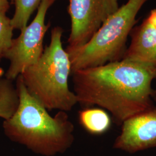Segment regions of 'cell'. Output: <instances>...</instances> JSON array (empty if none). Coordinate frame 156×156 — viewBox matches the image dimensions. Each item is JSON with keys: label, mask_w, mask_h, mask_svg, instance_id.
<instances>
[{"label": "cell", "mask_w": 156, "mask_h": 156, "mask_svg": "<svg viewBox=\"0 0 156 156\" xmlns=\"http://www.w3.org/2000/svg\"><path fill=\"white\" fill-rule=\"evenodd\" d=\"M71 75L78 104L109 112L117 125L154 106L151 85L156 65L121 60Z\"/></svg>", "instance_id": "obj_1"}, {"label": "cell", "mask_w": 156, "mask_h": 156, "mask_svg": "<svg viewBox=\"0 0 156 156\" xmlns=\"http://www.w3.org/2000/svg\"><path fill=\"white\" fill-rule=\"evenodd\" d=\"M16 80L19 101L12 116L4 120L6 136L38 154L54 156L66 152L75 140L74 125L67 112L51 116L28 93L21 76Z\"/></svg>", "instance_id": "obj_2"}, {"label": "cell", "mask_w": 156, "mask_h": 156, "mask_svg": "<svg viewBox=\"0 0 156 156\" xmlns=\"http://www.w3.org/2000/svg\"><path fill=\"white\" fill-rule=\"evenodd\" d=\"M63 30L60 27L51 33L50 44L39 60L20 75L28 93L48 111L68 112L78 104L69 87L71 64L62 44Z\"/></svg>", "instance_id": "obj_3"}, {"label": "cell", "mask_w": 156, "mask_h": 156, "mask_svg": "<svg viewBox=\"0 0 156 156\" xmlns=\"http://www.w3.org/2000/svg\"><path fill=\"white\" fill-rule=\"evenodd\" d=\"M148 1L128 0L106 19L86 44L78 48L67 47L71 73L122 60L136 17Z\"/></svg>", "instance_id": "obj_4"}, {"label": "cell", "mask_w": 156, "mask_h": 156, "mask_svg": "<svg viewBox=\"0 0 156 156\" xmlns=\"http://www.w3.org/2000/svg\"><path fill=\"white\" fill-rule=\"evenodd\" d=\"M57 0H42L33 22L13 39L11 47L5 58L9 66L5 77L12 81L16 80L27 68L39 60L44 51L43 42L50 24H45L47 12Z\"/></svg>", "instance_id": "obj_5"}, {"label": "cell", "mask_w": 156, "mask_h": 156, "mask_svg": "<svg viewBox=\"0 0 156 156\" xmlns=\"http://www.w3.org/2000/svg\"><path fill=\"white\" fill-rule=\"evenodd\" d=\"M119 0H69L71 30L68 48L86 44L106 19L119 8Z\"/></svg>", "instance_id": "obj_6"}, {"label": "cell", "mask_w": 156, "mask_h": 156, "mask_svg": "<svg viewBox=\"0 0 156 156\" xmlns=\"http://www.w3.org/2000/svg\"><path fill=\"white\" fill-rule=\"evenodd\" d=\"M113 148L135 153L156 147V106L125 120Z\"/></svg>", "instance_id": "obj_7"}, {"label": "cell", "mask_w": 156, "mask_h": 156, "mask_svg": "<svg viewBox=\"0 0 156 156\" xmlns=\"http://www.w3.org/2000/svg\"><path fill=\"white\" fill-rule=\"evenodd\" d=\"M130 35L131 44L122 60L156 65V30L147 19Z\"/></svg>", "instance_id": "obj_8"}, {"label": "cell", "mask_w": 156, "mask_h": 156, "mask_svg": "<svg viewBox=\"0 0 156 156\" xmlns=\"http://www.w3.org/2000/svg\"><path fill=\"white\" fill-rule=\"evenodd\" d=\"M80 125L88 133L101 135L111 127L112 118L106 111L101 108H84L78 113Z\"/></svg>", "instance_id": "obj_9"}, {"label": "cell", "mask_w": 156, "mask_h": 156, "mask_svg": "<svg viewBox=\"0 0 156 156\" xmlns=\"http://www.w3.org/2000/svg\"><path fill=\"white\" fill-rule=\"evenodd\" d=\"M19 95L13 81L0 78V117L4 120L12 116L19 104Z\"/></svg>", "instance_id": "obj_10"}, {"label": "cell", "mask_w": 156, "mask_h": 156, "mask_svg": "<svg viewBox=\"0 0 156 156\" xmlns=\"http://www.w3.org/2000/svg\"><path fill=\"white\" fill-rule=\"evenodd\" d=\"M42 0H15V11L11 19L13 29L22 31L27 26L34 11L38 8Z\"/></svg>", "instance_id": "obj_11"}, {"label": "cell", "mask_w": 156, "mask_h": 156, "mask_svg": "<svg viewBox=\"0 0 156 156\" xmlns=\"http://www.w3.org/2000/svg\"><path fill=\"white\" fill-rule=\"evenodd\" d=\"M13 30L11 19L5 13H0V61L5 58L13 42Z\"/></svg>", "instance_id": "obj_12"}, {"label": "cell", "mask_w": 156, "mask_h": 156, "mask_svg": "<svg viewBox=\"0 0 156 156\" xmlns=\"http://www.w3.org/2000/svg\"><path fill=\"white\" fill-rule=\"evenodd\" d=\"M146 19L156 30V8L151 11Z\"/></svg>", "instance_id": "obj_13"}, {"label": "cell", "mask_w": 156, "mask_h": 156, "mask_svg": "<svg viewBox=\"0 0 156 156\" xmlns=\"http://www.w3.org/2000/svg\"><path fill=\"white\" fill-rule=\"evenodd\" d=\"M9 0H0V13H5L9 8Z\"/></svg>", "instance_id": "obj_14"}, {"label": "cell", "mask_w": 156, "mask_h": 156, "mask_svg": "<svg viewBox=\"0 0 156 156\" xmlns=\"http://www.w3.org/2000/svg\"><path fill=\"white\" fill-rule=\"evenodd\" d=\"M152 98L153 100L156 101V89H153V93H152Z\"/></svg>", "instance_id": "obj_15"}, {"label": "cell", "mask_w": 156, "mask_h": 156, "mask_svg": "<svg viewBox=\"0 0 156 156\" xmlns=\"http://www.w3.org/2000/svg\"><path fill=\"white\" fill-rule=\"evenodd\" d=\"M1 74H2V70H1V69H0V78L1 76Z\"/></svg>", "instance_id": "obj_16"}]
</instances>
